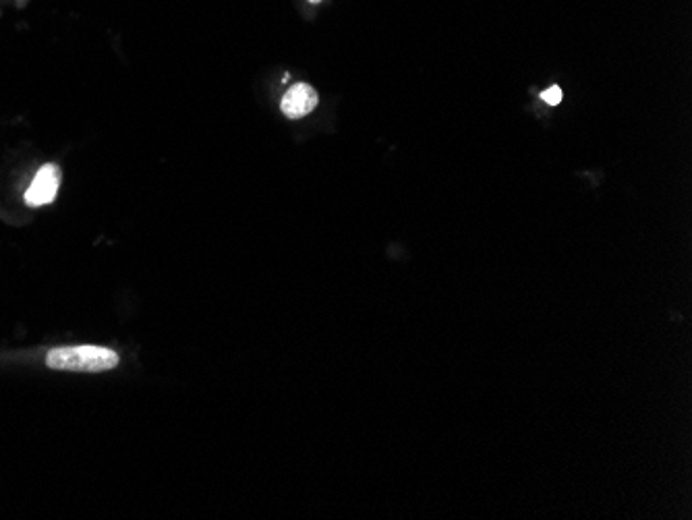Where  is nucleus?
I'll list each match as a JSON object with an SVG mask.
<instances>
[{
    "mask_svg": "<svg viewBox=\"0 0 692 520\" xmlns=\"http://www.w3.org/2000/svg\"><path fill=\"white\" fill-rule=\"evenodd\" d=\"M61 185V170L56 164H46L38 170V175L30 189L25 191V204L32 208H40L52 204Z\"/></svg>",
    "mask_w": 692,
    "mask_h": 520,
    "instance_id": "f03ea898",
    "label": "nucleus"
},
{
    "mask_svg": "<svg viewBox=\"0 0 692 520\" xmlns=\"http://www.w3.org/2000/svg\"><path fill=\"white\" fill-rule=\"evenodd\" d=\"M309 3H322V0H309Z\"/></svg>",
    "mask_w": 692,
    "mask_h": 520,
    "instance_id": "39448f33",
    "label": "nucleus"
},
{
    "mask_svg": "<svg viewBox=\"0 0 692 520\" xmlns=\"http://www.w3.org/2000/svg\"><path fill=\"white\" fill-rule=\"evenodd\" d=\"M315 106H317V92L307 83L293 85V88L282 96V102H280V108L288 119H303L309 112L315 110Z\"/></svg>",
    "mask_w": 692,
    "mask_h": 520,
    "instance_id": "7ed1b4c3",
    "label": "nucleus"
},
{
    "mask_svg": "<svg viewBox=\"0 0 692 520\" xmlns=\"http://www.w3.org/2000/svg\"><path fill=\"white\" fill-rule=\"evenodd\" d=\"M541 98H543V102L556 106V104H560V102H562V90L558 88V85H554V88H550V90H547V92H543V94H541Z\"/></svg>",
    "mask_w": 692,
    "mask_h": 520,
    "instance_id": "20e7f679",
    "label": "nucleus"
},
{
    "mask_svg": "<svg viewBox=\"0 0 692 520\" xmlns=\"http://www.w3.org/2000/svg\"><path fill=\"white\" fill-rule=\"evenodd\" d=\"M121 363V357L104 349V346H63L54 349L46 357V365L56 371H77V373H100L110 371Z\"/></svg>",
    "mask_w": 692,
    "mask_h": 520,
    "instance_id": "f257e3e1",
    "label": "nucleus"
}]
</instances>
